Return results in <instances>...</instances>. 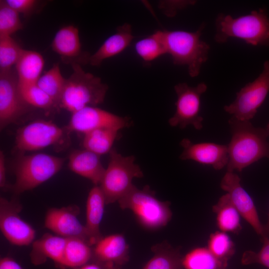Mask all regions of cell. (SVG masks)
I'll use <instances>...</instances> for the list:
<instances>
[{
  "label": "cell",
  "mask_w": 269,
  "mask_h": 269,
  "mask_svg": "<svg viewBox=\"0 0 269 269\" xmlns=\"http://www.w3.org/2000/svg\"><path fill=\"white\" fill-rule=\"evenodd\" d=\"M228 123L231 139L227 145V171L240 172L261 158H269V131L267 127H255L250 121L239 120L233 116Z\"/></svg>",
  "instance_id": "1"
},
{
  "label": "cell",
  "mask_w": 269,
  "mask_h": 269,
  "mask_svg": "<svg viewBox=\"0 0 269 269\" xmlns=\"http://www.w3.org/2000/svg\"><path fill=\"white\" fill-rule=\"evenodd\" d=\"M215 28L214 38L218 43L235 38L252 45L269 46V17L264 8L237 17L219 13L215 20Z\"/></svg>",
  "instance_id": "2"
},
{
  "label": "cell",
  "mask_w": 269,
  "mask_h": 269,
  "mask_svg": "<svg viewBox=\"0 0 269 269\" xmlns=\"http://www.w3.org/2000/svg\"><path fill=\"white\" fill-rule=\"evenodd\" d=\"M203 22L194 32L164 30L166 53L175 65L187 67L191 77L198 76L203 65L207 61L210 46L201 39L205 27Z\"/></svg>",
  "instance_id": "3"
},
{
  "label": "cell",
  "mask_w": 269,
  "mask_h": 269,
  "mask_svg": "<svg viewBox=\"0 0 269 269\" xmlns=\"http://www.w3.org/2000/svg\"><path fill=\"white\" fill-rule=\"evenodd\" d=\"M73 72L66 79L60 108L72 113L88 106L102 104L108 90L101 79L85 72L77 63L71 64Z\"/></svg>",
  "instance_id": "4"
},
{
  "label": "cell",
  "mask_w": 269,
  "mask_h": 269,
  "mask_svg": "<svg viewBox=\"0 0 269 269\" xmlns=\"http://www.w3.org/2000/svg\"><path fill=\"white\" fill-rule=\"evenodd\" d=\"M118 202L122 209L131 210L139 224L148 230L166 226L172 218L170 203L158 199L147 185L142 189L134 185Z\"/></svg>",
  "instance_id": "5"
},
{
  "label": "cell",
  "mask_w": 269,
  "mask_h": 269,
  "mask_svg": "<svg viewBox=\"0 0 269 269\" xmlns=\"http://www.w3.org/2000/svg\"><path fill=\"white\" fill-rule=\"evenodd\" d=\"M64 161V158L44 153H20L13 164V192L20 194L38 186L59 172Z\"/></svg>",
  "instance_id": "6"
},
{
  "label": "cell",
  "mask_w": 269,
  "mask_h": 269,
  "mask_svg": "<svg viewBox=\"0 0 269 269\" xmlns=\"http://www.w3.org/2000/svg\"><path fill=\"white\" fill-rule=\"evenodd\" d=\"M134 155L124 156L115 148L109 152L108 166L99 185L105 198L106 204L118 202L134 185V178H141L143 173L135 163Z\"/></svg>",
  "instance_id": "7"
},
{
  "label": "cell",
  "mask_w": 269,
  "mask_h": 269,
  "mask_svg": "<svg viewBox=\"0 0 269 269\" xmlns=\"http://www.w3.org/2000/svg\"><path fill=\"white\" fill-rule=\"evenodd\" d=\"M70 133L50 121L36 120L17 130L15 147L21 153L51 145L65 146Z\"/></svg>",
  "instance_id": "8"
},
{
  "label": "cell",
  "mask_w": 269,
  "mask_h": 269,
  "mask_svg": "<svg viewBox=\"0 0 269 269\" xmlns=\"http://www.w3.org/2000/svg\"><path fill=\"white\" fill-rule=\"evenodd\" d=\"M269 92V60H266L259 75L242 87L237 93L235 100L225 106L224 110L239 120L250 121L256 115Z\"/></svg>",
  "instance_id": "9"
},
{
  "label": "cell",
  "mask_w": 269,
  "mask_h": 269,
  "mask_svg": "<svg viewBox=\"0 0 269 269\" xmlns=\"http://www.w3.org/2000/svg\"><path fill=\"white\" fill-rule=\"evenodd\" d=\"M207 88L204 82L195 86H190L185 82L174 86L177 100L175 113L168 120L170 126L183 129L191 125L197 130L202 129L203 118L200 114L201 97Z\"/></svg>",
  "instance_id": "10"
},
{
  "label": "cell",
  "mask_w": 269,
  "mask_h": 269,
  "mask_svg": "<svg viewBox=\"0 0 269 269\" xmlns=\"http://www.w3.org/2000/svg\"><path fill=\"white\" fill-rule=\"evenodd\" d=\"M127 117H121L96 106H88L72 113L68 125L65 127L70 133H82L99 129H112L120 131L132 126Z\"/></svg>",
  "instance_id": "11"
},
{
  "label": "cell",
  "mask_w": 269,
  "mask_h": 269,
  "mask_svg": "<svg viewBox=\"0 0 269 269\" xmlns=\"http://www.w3.org/2000/svg\"><path fill=\"white\" fill-rule=\"evenodd\" d=\"M30 106L22 98L16 73L0 71V127L2 130L28 112Z\"/></svg>",
  "instance_id": "12"
},
{
  "label": "cell",
  "mask_w": 269,
  "mask_h": 269,
  "mask_svg": "<svg viewBox=\"0 0 269 269\" xmlns=\"http://www.w3.org/2000/svg\"><path fill=\"white\" fill-rule=\"evenodd\" d=\"M21 205L17 201L0 197V228L1 233L11 244L25 246L34 241L35 231L19 215Z\"/></svg>",
  "instance_id": "13"
},
{
  "label": "cell",
  "mask_w": 269,
  "mask_h": 269,
  "mask_svg": "<svg viewBox=\"0 0 269 269\" xmlns=\"http://www.w3.org/2000/svg\"><path fill=\"white\" fill-rule=\"evenodd\" d=\"M220 187L229 194L241 217L258 235L264 237V225L260 221L252 198L241 185L240 177L234 172L227 171L221 181Z\"/></svg>",
  "instance_id": "14"
},
{
  "label": "cell",
  "mask_w": 269,
  "mask_h": 269,
  "mask_svg": "<svg viewBox=\"0 0 269 269\" xmlns=\"http://www.w3.org/2000/svg\"><path fill=\"white\" fill-rule=\"evenodd\" d=\"M183 151L179 158L192 160L199 163L209 165L215 170L227 166L229 161L228 146L213 142L193 143L183 138L180 143Z\"/></svg>",
  "instance_id": "15"
},
{
  "label": "cell",
  "mask_w": 269,
  "mask_h": 269,
  "mask_svg": "<svg viewBox=\"0 0 269 269\" xmlns=\"http://www.w3.org/2000/svg\"><path fill=\"white\" fill-rule=\"evenodd\" d=\"M79 212L77 207L71 206L50 208L46 212L44 226L57 235L80 238L89 244L85 226L77 217Z\"/></svg>",
  "instance_id": "16"
},
{
  "label": "cell",
  "mask_w": 269,
  "mask_h": 269,
  "mask_svg": "<svg viewBox=\"0 0 269 269\" xmlns=\"http://www.w3.org/2000/svg\"><path fill=\"white\" fill-rule=\"evenodd\" d=\"M51 47L65 63L80 65L89 63L91 54L82 52L79 30L74 25L61 28L54 36Z\"/></svg>",
  "instance_id": "17"
},
{
  "label": "cell",
  "mask_w": 269,
  "mask_h": 269,
  "mask_svg": "<svg viewBox=\"0 0 269 269\" xmlns=\"http://www.w3.org/2000/svg\"><path fill=\"white\" fill-rule=\"evenodd\" d=\"M93 247L95 261L113 264L119 268L129 260V246L123 234L102 237Z\"/></svg>",
  "instance_id": "18"
},
{
  "label": "cell",
  "mask_w": 269,
  "mask_h": 269,
  "mask_svg": "<svg viewBox=\"0 0 269 269\" xmlns=\"http://www.w3.org/2000/svg\"><path fill=\"white\" fill-rule=\"evenodd\" d=\"M69 168L99 185L105 171L100 156L86 149L73 151L68 157Z\"/></svg>",
  "instance_id": "19"
},
{
  "label": "cell",
  "mask_w": 269,
  "mask_h": 269,
  "mask_svg": "<svg viewBox=\"0 0 269 269\" xmlns=\"http://www.w3.org/2000/svg\"><path fill=\"white\" fill-rule=\"evenodd\" d=\"M104 194L99 185H94L90 190L86 204V224L89 243L95 245L103 237L100 230L105 205Z\"/></svg>",
  "instance_id": "20"
},
{
  "label": "cell",
  "mask_w": 269,
  "mask_h": 269,
  "mask_svg": "<svg viewBox=\"0 0 269 269\" xmlns=\"http://www.w3.org/2000/svg\"><path fill=\"white\" fill-rule=\"evenodd\" d=\"M133 38L130 24L125 23L119 26L116 33L109 37L98 49L90 55L89 63L93 66H100L104 60L118 55L125 50Z\"/></svg>",
  "instance_id": "21"
},
{
  "label": "cell",
  "mask_w": 269,
  "mask_h": 269,
  "mask_svg": "<svg viewBox=\"0 0 269 269\" xmlns=\"http://www.w3.org/2000/svg\"><path fill=\"white\" fill-rule=\"evenodd\" d=\"M66 242V238L45 234L32 243L30 257L32 262L38 265L48 258L61 266Z\"/></svg>",
  "instance_id": "22"
},
{
  "label": "cell",
  "mask_w": 269,
  "mask_h": 269,
  "mask_svg": "<svg viewBox=\"0 0 269 269\" xmlns=\"http://www.w3.org/2000/svg\"><path fill=\"white\" fill-rule=\"evenodd\" d=\"M44 65L43 57L39 53L23 49L15 65L18 84L37 83Z\"/></svg>",
  "instance_id": "23"
},
{
  "label": "cell",
  "mask_w": 269,
  "mask_h": 269,
  "mask_svg": "<svg viewBox=\"0 0 269 269\" xmlns=\"http://www.w3.org/2000/svg\"><path fill=\"white\" fill-rule=\"evenodd\" d=\"M212 210L216 214V224L220 231L236 234L241 231V216L228 193L219 198Z\"/></svg>",
  "instance_id": "24"
},
{
  "label": "cell",
  "mask_w": 269,
  "mask_h": 269,
  "mask_svg": "<svg viewBox=\"0 0 269 269\" xmlns=\"http://www.w3.org/2000/svg\"><path fill=\"white\" fill-rule=\"evenodd\" d=\"M151 250L153 256L142 269H183V256L178 248L164 241L153 246Z\"/></svg>",
  "instance_id": "25"
},
{
  "label": "cell",
  "mask_w": 269,
  "mask_h": 269,
  "mask_svg": "<svg viewBox=\"0 0 269 269\" xmlns=\"http://www.w3.org/2000/svg\"><path fill=\"white\" fill-rule=\"evenodd\" d=\"M86 240L77 237L67 238L62 266L79 268L93 258V248Z\"/></svg>",
  "instance_id": "26"
},
{
  "label": "cell",
  "mask_w": 269,
  "mask_h": 269,
  "mask_svg": "<svg viewBox=\"0 0 269 269\" xmlns=\"http://www.w3.org/2000/svg\"><path fill=\"white\" fill-rule=\"evenodd\" d=\"M121 136L118 130L99 129L84 134L82 144L84 149L101 156L109 153L115 141Z\"/></svg>",
  "instance_id": "27"
},
{
  "label": "cell",
  "mask_w": 269,
  "mask_h": 269,
  "mask_svg": "<svg viewBox=\"0 0 269 269\" xmlns=\"http://www.w3.org/2000/svg\"><path fill=\"white\" fill-rule=\"evenodd\" d=\"M183 269H225L227 264L215 257L207 247H196L182 257Z\"/></svg>",
  "instance_id": "28"
},
{
  "label": "cell",
  "mask_w": 269,
  "mask_h": 269,
  "mask_svg": "<svg viewBox=\"0 0 269 269\" xmlns=\"http://www.w3.org/2000/svg\"><path fill=\"white\" fill-rule=\"evenodd\" d=\"M66 79L62 76L59 64H54L39 78L37 84L60 108V103L65 86Z\"/></svg>",
  "instance_id": "29"
},
{
  "label": "cell",
  "mask_w": 269,
  "mask_h": 269,
  "mask_svg": "<svg viewBox=\"0 0 269 269\" xmlns=\"http://www.w3.org/2000/svg\"><path fill=\"white\" fill-rule=\"evenodd\" d=\"M135 50L143 61L151 62L167 54L164 30H157L150 35L137 41Z\"/></svg>",
  "instance_id": "30"
},
{
  "label": "cell",
  "mask_w": 269,
  "mask_h": 269,
  "mask_svg": "<svg viewBox=\"0 0 269 269\" xmlns=\"http://www.w3.org/2000/svg\"><path fill=\"white\" fill-rule=\"evenodd\" d=\"M207 248L215 257L226 264L235 252L231 238L227 233L221 231L210 234Z\"/></svg>",
  "instance_id": "31"
},
{
  "label": "cell",
  "mask_w": 269,
  "mask_h": 269,
  "mask_svg": "<svg viewBox=\"0 0 269 269\" xmlns=\"http://www.w3.org/2000/svg\"><path fill=\"white\" fill-rule=\"evenodd\" d=\"M19 92L24 102L30 107L45 111L58 110L51 98L37 84L19 85Z\"/></svg>",
  "instance_id": "32"
},
{
  "label": "cell",
  "mask_w": 269,
  "mask_h": 269,
  "mask_svg": "<svg viewBox=\"0 0 269 269\" xmlns=\"http://www.w3.org/2000/svg\"><path fill=\"white\" fill-rule=\"evenodd\" d=\"M23 50L11 36L0 35V71L15 65Z\"/></svg>",
  "instance_id": "33"
},
{
  "label": "cell",
  "mask_w": 269,
  "mask_h": 269,
  "mask_svg": "<svg viewBox=\"0 0 269 269\" xmlns=\"http://www.w3.org/2000/svg\"><path fill=\"white\" fill-rule=\"evenodd\" d=\"M19 14L5 0H0V35L11 36L23 28Z\"/></svg>",
  "instance_id": "34"
},
{
  "label": "cell",
  "mask_w": 269,
  "mask_h": 269,
  "mask_svg": "<svg viewBox=\"0 0 269 269\" xmlns=\"http://www.w3.org/2000/svg\"><path fill=\"white\" fill-rule=\"evenodd\" d=\"M262 242L263 246L259 252L246 251L243 253L241 259L243 265L259 264L269 269V237L262 238Z\"/></svg>",
  "instance_id": "35"
},
{
  "label": "cell",
  "mask_w": 269,
  "mask_h": 269,
  "mask_svg": "<svg viewBox=\"0 0 269 269\" xmlns=\"http://www.w3.org/2000/svg\"><path fill=\"white\" fill-rule=\"evenodd\" d=\"M196 3V0H161L159 2L158 7L165 15L172 17L179 10Z\"/></svg>",
  "instance_id": "36"
},
{
  "label": "cell",
  "mask_w": 269,
  "mask_h": 269,
  "mask_svg": "<svg viewBox=\"0 0 269 269\" xmlns=\"http://www.w3.org/2000/svg\"><path fill=\"white\" fill-rule=\"evenodd\" d=\"M7 3L17 12L25 15H29L37 6L35 0H6Z\"/></svg>",
  "instance_id": "37"
},
{
  "label": "cell",
  "mask_w": 269,
  "mask_h": 269,
  "mask_svg": "<svg viewBox=\"0 0 269 269\" xmlns=\"http://www.w3.org/2000/svg\"><path fill=\"white\" fill-rule=\"evenodd\" d=\"M119 267L113 264L103 263L95 261L93 263H88L77 269H118Z\"/></svg>",
  "instance_id": "38"
},
{
  "label": "cell",
  "mask_w": 269,
  "mask_h": 269,
  "mask_svg": "<svg viewBox=\"0 0 269 269\" xmlns=\"http://www.w3.org/2000/svg\"><path fill=\"white\" fill-rule=\"evenodd\" d=\"M0 269H24L16 261L10 257H4L0 261Z\"/></svg>",
  "instance_id": "39"
},
{
  "label": "cell",
  "mask_w": 269,
  "mask_h": 269,
  "mask_svg": "<svg viewBox=\"0 0 269 269\" xmlns=\"http://www.w3.org/2000/svg\"><path fill=\"white\" fill-rule=\"evenodd\" d=\"M6 185V168L3 152H0V186L4 188Z\"/></svg>",
  "instance_id": "40"
},
{
  "label": "cell",
  "mask_w": 269,
  "mask_h": 269,
  "mask_svg": "<svg viewBox=\"0 0 269 269\" xmlns=\"http://www.w3.org/2000/svg\"><path fill=\"white\" fill-rule=\"evenodd\" d=\"M264 230L265 237H269V213L268 222L265 225H264Z\"/></svg>",
  "instance_id": "41"
},
{
  "label": "cell",
  "mask_w": 269,
  "mask_h": 269,
  "mask_svg": "<svg viewBox=\"0 0 269 269\" xmlns=\"http://www.w3.org/2000/svg\"><path fill=\"white\" fill-rule=\"evenodd\" d=\"M266 127L268 128V130L269 131V123L268 124V125H267Z\"/></svg>",
  "instance_id": "42"
},
{
  "label": "cell",
  "mask_w": 269,
  "mask_h": 269,
  "mask_svg": "<svg viewBox=\"0 0 269 269\" xmlns=\"http://www.w3.org/2000/svg\"><path fill=\"white\" fill-rule=\"evenodd\" d=\"M120 269V268H119V269Z\"/></svg>",
  "instance_id": "43"
}]
</instances>
